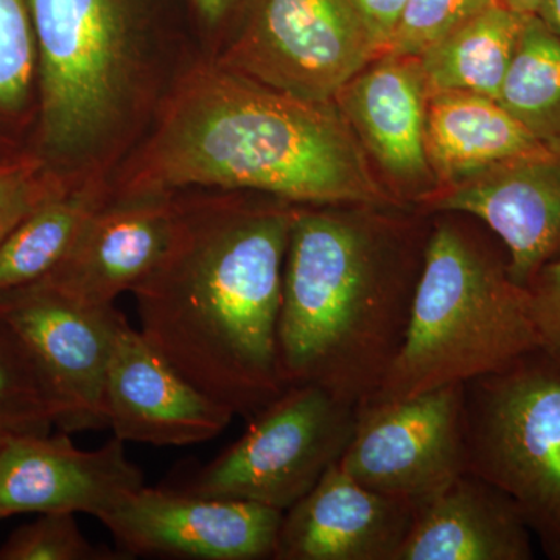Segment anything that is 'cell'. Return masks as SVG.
Here are the masks:
<instances>
[{"label":"cell","instance_id":"6da1fadb","mask_svg":"<svg viewBox=\"0 0 560 560\" xmlns=\"http://www.w3.org/2000/svg\"><path fill=\"white\" fill-rule=\"evenodd\" d=\"M298 205L184 195L171 245L131 291L140 331L210 399L253 418L285 389L278 361L283 264Z\"/></svg>","mask_w":560,"mask_h":560},{"label":"cell","instance_id":"7a4b0ae2","mask_svg":"<svg viewBox=\"0 0 560 560\" xmlns=\"http://www.w3.org/2000/svg\"><path fill=\"white\" fill-rule=\"evenodd\" d=\"M257 191L298 206H399L335 101L313 102L220 68L189 73L114 194Z\"/></svg>","mask_w":560,"mask_h":560},{"label":"cell","instance_id":"3957f363","mask_svg":"<svg viewBox=\"0 0 560 560\" xmlns=\"http://www.w3.org/2000/svg\"><path fill=\"white\" fill-rule=\"evenodd\" d=\"M372 209L296 206L278 324L283 386H319L355 408L404 348L430 234Z\"/></svg>","mask_w":560,"mask_h":560},{"label":"cell","instance_id":"277c9868","mask_svg":"<svg viewBox=\"0 0 560 560\" xmlns=\"http://www.w3.org/2000/svg\"><path fill=\"white\" fill-rule=\"evenodd\" d=\"M539 348L503 243L444 217L430 228L404 348L368 404L464 385Z\"/></svg>","mask_w":560,"mask_h":560},{"label":"cell","instance_id":"5b68a950","mask_svg":"<svg viewBox=\"0 0 560 560\" xmlns=\"http://www.w3.org/2000/svg\"><path fill=\"white\" fill-rule=\"evenodd\" d=\"M132 0H27L40 140L54 160H92L119 128L139 61Z\"/></svg>","mask_w":560,"mask_h":560},{"label":"cell","instance_id":"8992f818","mask_svg":"<svg viewBox=\"0 0 560 560\" xmlns=\"http://www.w3.org/2000/svg\"><path fill=\"white\" fill-rule=\"evenodd\" d=\"M464 434L467 471L508 493L560 560V361L534 349L464 383Z\"/></svg>","mask_w":560,"mask_h":560},{"label":"cell","instance_id":"52a82bcc","mask_svg":"<svg viewBox=\"0 0 560 560\" xmlns=\"http://www.w3.org/2000/svg\"><path fill=\"white\" fill-rule=\"evenodd\" d=\"M357 408L315 385L287 386L250 418L248 430L179 488L285 512L340 463Z\"/></svg>","mask_w":560,"mask_h":560},{"label":"cell","instance_id":"ba28073f","mask_svg":"<svg viewBox=\"0 0 560 560\" xmlns=\"http://www.w3.org/2000/svg\"><path fill=\"white\" fill-rule=\"evenodd\" d=\"M215 65L313 102L335 101L378 57L349 0H241Z\"/></svg>","mask_w":560,"mask_h":560},{"label":"cell","instance_id":"9c48e42d","mask_svg":"<svg viewBox=\"0 0 560 560\" xmlns=\"http://www.w3.org/2000/svg\"><path fill=\"white\" fill-rule=\"evenodd\" d=\"M342 471L418 506L467 471L464 385L357 408Z\"/></svg>","mask_w":560,"mask_h":560},{"label":"cell","instance_id":"30bf717a","mask_svg":"<svg viewBox=\"0 0 560 560\" xmlns=\"http://www.w3.org/2000/svg\"><path fill=\"white\" fill-rule=\"evenodd\" d=\"M0 319L46 375L58 404L57 429H108L106 374L125 315L114 305L90 307L35 282L0 294Z\"/></svg>","mask_w":560,"mask_h":560},{"label":"cell","instance_id":"8fae6325","mask_svg":"<svg viewBox=\"0 0 560 560\" xmlns=\"http://www.w3.org/2000/svg\"><path fill=\"white\" fill-rule=\"evenodd\" d=\"M282 518L250 501L143 486L101 522L128 559L264 560L276 558Z\"/></svg>","mask_w":560,"mask_h":560},{"label":"cell","instance_id":"7c38bea8","mask_svg":"<svg viewBox=\"0 0 560 560\" xmlns=\"http://www.w3.org/2000/svg\"><path fill=\"white\" fill-rule=\"evenodd\" d=\"M422 206L485 224L506 249L511 278L526 289L560 259V139L445 187Z\"/></svg>","mask_w":560,"mask_h":560},{"label":"cell","instance_id":"4fadbf2b","mask_svg":"<svg viewBox=\"0 0 560 560\" xmlns=\"http://www.w3.org/2000/svg\"><path fill=\"white\" fill-rule=\"evenodd\" d=\"M143 486L116 436L95 451H81L60 430L0 444V521L31 512H83L102 521Z\"/></svg>","mask_w":560,"mask_h":560},{"label":"cell","instance_id":"5bb4252c","mask_svg":"<svg viewBox=\"0 0 560 560\" xmlns=\"http://www.w3.org/2000/svg\"><path fill=\"white\" fill-rule=\"evenodd\" d=\"M105 407L117 440L156 447L215 440L235 418L183 377L127 318L110 353Z\"/></svg>","mask_w":560,"mask_h":560},{"label":"cell","instance_id":"9a60e30c","mask_svg":"<svg viewBox=\"0 0 560 560\" xmlns=\"http://www.w3.org/2000/svg\"><path fill=\"white\" fill-rule=\"evenodd\" d=\"M176 217L178 194H113L38 282L90 307L114 305L160 264Z\"/></svg>","mask_w":560,"mask_h":560},{"label":"cell","instance_id":"2e32d148","mask_svg":"<svg viewBox=\"0 0 560 560\" xmlns=\"http://www.w3.org/2000/svg\"><path fill=\"white\" fill-rule=\"evenodd\" d=\"M429 97L418 60L390 54L372 60L335 97L364 153L394 190L419 205L440 190L427 156Z\"/></svg>","mask_w":560,"mask_h":560},{"label":"cell","instance_id":"e0dca14e","mask_svg":"<svg viewBox=\"0 0 560 560\" xmlns=\"http://www.w3.org/2000/svg\"><path fill=\"white\" fill-rule=\"evenodd\" d=\"M415 504L375 492L338 464L283 512L275 560H396Z\"/></svg>","mask_w":560,"mask_h":560},{"label":"cell","instance_id":"ac0fdd59","mask_svg":"<svg viewBox=\"0 0 560 560\" xmlns=\"http://www.w3.org/2000/svg\"><path fill=\"white\" fill-rule=\"evenodd\" d=\"M533 539L514 500L466 471L416 506L396 560H530Z\"/></svg>","mask_w":560,"mask_h":560},{"label":"cell","instance_id":"d6986e66","mask_svg":"<svg viewBox=\"0 0 560 560\" xmlns=\"http://www.w3.org/2000/svg\"><path fill=\"white\" fill-rule=\"evenodd\" d=\"M544 143L495 98L452 91L431 94L427 103V156L440 190Z\"/></svg>","mask_w":560,"mask_h":560},{"label":"cell","instance_id":"ffe728a7","mask_svg":"<svg viewBox=\"0 0 560 560\" xmlns=\"http://www.w3.org/2000/svg\"><path fill=\"white\" fill-rule=\"evenodd\" d=\"M526 14L500 3L460 25L418 60L429 94L475 92L499 101Z\"/></svg>","mask_w":560,"mask_h":560},{"label":"cell","instance_id":"44dd1931","mask_svg":"<svg viewBox=\"0 0 560 560\" xmlns=\"http://www.w3.org/2000/svg\"><path fill=\"white\" fill-rule=\"evenodd\" d=\"M113 194L108 180L92 175L33 210L0 243V294L49 275Z\"/></svg>","mask_w":560,"mask_h":560},{"label":"cell","instance_id":"7402d4cb","mask_svg":"<svg viewBox=\"0 0 560 560\" xmlns=\"http://www.w3.org/2000/svg\"><path fill=\"white\" fill-rule=\"evenodd\" d=\"M499 103L537 139H560V36L528 16Z\"/></svg>","mask_w":560,"mask_h":560},{"label":"cell","instance_id":"603a6c76","mask_svg":"<svg viewBox=\"0 0 560 560\" xmlns=\"http://www.w3.org/2000/svg\"><path fill=\"white\" fill-rule=\"evenodd\" d=\"M58 404L27 346L0 319V440L50 434Z\"/></svg>","mask_w":560,"mask_h":560},{"label":"cell","instance_id":"cb8c5ba5","mask_svg":"<svg viewBox=\"0 0 560 560\" xmlns=\"http://www.w3.org/2000/svg\"><path fill=\"white\" fill-rule=\"evenodd\" d=\"M119 550L97 547L81 533L75 514L47 512L20 526L0 547V560H124Z\"/></svg>","mask_w":560,"mask_h":560},{"label":"cell","instance_id":"d4e9b609","mask_svg":"<svg viewBox=\"0 0 560 560\" xmlns=\"http://www.w3.org/2000/svg\"><path fill=\"white\" fill-rule=\"evenodd\" d=\"M36 60L27 0H0V119L27 105Z\"/></svg>","mask_w":560,"mask_h":560},{"label":"cell","instance_id":"484cf974","mask_svg":"<svg viewBox=\"0 0 560 560\" xmlns=\"http://www.w3.org/2000/svg\"><path fill=\"white\" fill-rule=\"evenodd\" d=\"M497 0H408L385 54L418 58Z\"/></svg>","mask_w":560,"mask_h":560},{"label":"cell","instance_id":"4316f807","mask_svg":"<svg viewBox=\"0 0 560 560\" xmlns=\"http://www.w3.org/2000/svg\"><path fill=\"white\" fill-rule=\"evenodd\" d=\"M79 183V180H77ZM69 180L50 175L39 161L21 160L0 164V243L22 220L50 198L72 187Z\"/></svg>","mask_w":560,"mask_h":560},{"label":"cell","instance_id":"83f0119b","mask_svg":"<svg viewBox=\"0 0 560 560\" xmlns=\"http://www.w3.org/2000/svg\"><path fill=\"white\" fill-rule=\"evenodd\" d=\"M526 290L540 348L560 361V259L545 265Z\"/></svg>","mask_w":560,"mask_h":560},{"label":"cell","instance_id":"f1b7e54d","mask_svg":"<svg viewBox=\"0 0 560 560\" xmlns=\"http://www.w3.org/2000/svg\"><path fill=\"white\" fill-rule=\"evenodd\" d=\"M378 57L388 49L408 0H349Z\"/></svg>","mask_w":560,"mask_h":560},{"label":"cell","instance_id":"f546056e","mask_svg":"<svg viewBox=\"0 0 560 560\" xmlns=\"http://www.w3.org/2000/svg\"><path fill=\"white\" fill-rule=\"evenodd\" d=\"M191 2H194L201 21L209 28L215 31L224 22L231 21L232 14H234L241 0H191Z\"/></svg>","mask_w":560,"mask_h":560},{"label":"cell","instance_id":"4dcf8cb0","mask_svg":"<svg viewBox=\"0 0 560 560\" xmlns=\"http://www.w3.org/2000/svg\"><path fill=\"white\" fill-rule=\"evenodd\" d=\"M536 16L560 36V0H544Z\"/></svg>","mask_w":560,"mask_h":560},{"label":"cell","instance_id":"1f68e13d","mask_svg":"<svg viewBox=\"0 0 560 560\" xmlns=\"http://www.w3.org/2000/svg\"><path fill=\"white\" fill-rule=\"evenodd\" d=\"M497 2L500 5L506 7V9L517 11V13L533 16L540 9L544 0H497Z\"/></svg>","mask_w":560,"mask_h":560},{"label":"cell","instance_id":"d6a6232c","mask_svg":"<svg viewBox=\"0 0 560 560\" xmlns=\"http://www.w3.org/2000/svg\"><path fill=\"white\" fill-rule=\"evenodd\" d=\"M3 441H5V440H0V444H2Z\"/></svg>","mask_w":560,"mask_h":560}]
</instances>
